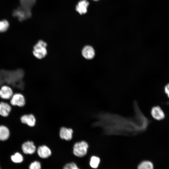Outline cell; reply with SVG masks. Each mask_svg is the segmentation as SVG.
<instances>
[{
  "mask_svg": "<svg viewBox=\"0 0 169 169\" xmlns=\"http://www.w3.org/2000/svg\"><path fill=\"white\" fill-rule=\"evenodd\" d=\"M24 75V72L21 69L13 71L2 70L0 72V86L6 83L10 85L12 89L17 90L15 93H20L24 89L22 80Z\"/></svg>",
  "mask_w": 169,
  "mask_h": 169,
  "instance_id": "6da1fadb",
  "label": "cell"
},
{
  "mask_svg": "<svg viewBox=\"0 0 169 169\" xmlns=\"http://www.w3.org/2000/svg\"><path fill=\"white\" fill-rule=\"evenodd\" d=\"M89 145L84 141H78L73 144L72 152L75 156L81 158L86 156L88 154Z\"/></svg>",
  "mask_w": 169,
  "mask_h": 169,
  "instance_id": "7a4b0ae2",
  "label": "cell"
},
{
  "mask_svg": "<svg viewBox=\"0 0 169 169\" xmlns=\"http://www.w3.org/2000/svg\"><path fill=\"white\" fill-rule=\"evenodd\" d=\"M47 46L46 42L43 40H39L33 47V53L34 56L39 59L44 58L47 54Z\"/></svg>",
  "mask_w": 169,
  "mask_h": 169,
  "instance_id": "3957f363",
  "label": "cell"
},
{
  "mask_svg": "<svg viewBox=\"0 0 169 169\" xmlns=\"http://www.w3.org/2000/svg\"><path fill=\"white\" fill-rule=\"evenodd\" d=\"M12 106L22 107L24 106L26 103V99L24 95L22 93H14L10 100H7Z\"/></svg>",
  "mask_w": 169,
  "mask_h": 169,
  "instance_id": "277c9868",
  "label": "cell"
},
{
  "mask_svg": "<svg viewBox=\"0 0 169 169\" xmlns=\"http://www.w3.org/2000/svg\"><path fill=\"white\" fill-rule=\"evenodd\" d=\"M13 15L18 18L19 21H22L30 18L32 13L31 10L24 9L20 6L13 11Z\"/></svg>",
  "mask_w": 169,
  "mask_h": 169,
  "instance_id": "5b68a950",
  "label": "cell"
},
{
  "mask_svg": "<svg viewBox=\"0 0 169 169\" xmlns=\"http://www.w3.org/2000/svg\"><path fill=\"white\" fill-rule=\"evenodd\" d=\"M36 146L33 141L28 140L23 142L21 145L22 152L25 154L32 155L36 152Z\"/></svg>",
  "mask_w": 169,
  "mask_h": 169,
  "instance_id": "8992f818",
  "label": "cell"
},
{
  "mask_svg": "<svg viewBox=\"0 0 169 169\" xmlns=\"http://www.w3.org/2000/svg\"><path fill=\"white\" fill-rule=\"evenodd\" d=\"M36 152L41 158L46 159L50 157L52 154V151L48 145L42 144L38 146L37 148Z\"/></svg>",
  "mask_w": 169,
  "mask_h": 169,
  "instance_id": "52a82bcc",
  "label": "cell"
},
{
  "mask_svg": "<svg viewBox=\"0 0 169 169\" xmlns=\"http://www.w3.org/2000/svg\"><path fill=\"white\" fill-rule=\"evenodd\" d=\"M21 122L29 127H33L36 124V119L35 115L33 113L26 114L22 115L20 118Z\"/></svg>",
  "mask_w": 169,
  "mask_h": 169,
  "instance_id": "ba28073f",
  "label": "cell"
},
{
  "mask_svg": "<svg viewBox=\"0 0 169 169\" xmlns=\"http://www.w3.org/2000/svg\"><path fill=\"white\" fill-rule=\"evenodd\" d=\"M13 94L12 88L8 85H3L0 87V98L2 101L10 100Z\"/></svg>",
  "mask_w": 169,
  "mask_h": 169,
  "instance_id": "9c48e42d",
  "label": "cell"
},
{
  "mask_svg": "<svg viewBox=\"0 0 169 169\" xmlns=\"http://www.w3.org/2000/svg\"><path fill=\"white\" fill-rule=\"evenodd\" d=\"M150 114L153 118L155 120H160L165 117L164 113L161 107L158 105L151 107L150 110Z\"/></svg>",
  "mask_w": 169,
  "mask_h": 169,
  "instance_id": "30bf717a",
  "label": "cell"
},
{
  "mask_svg": "<svg viewBox=\"0 0 169 169\" xmlns=\"http://www.w3.org/2000/svg\"><path fill=\"white\" fill-rule=\"evenodd\" d=\"M73 131L72 129L62 127L60 129L59 136L61 139L69 141L73 138Z\"/></svg>",
  "mask_w": 169,
  "mask_h": 169,
  "instance_id": "8fae6325",
  "label": "cell"
},
{
  "mask_svg": "<svg viewBox=\"0 0 169 169\" xmlns=\"http://www.w3.org/2000/svg\"><path fill=\"white\" fill-rule=\"evenodd\" d=\"M12 109V106L8 102L0 101V115L4 117L8 116Z\"/></svg>",
  "mask_w": 169,
  "mask_h": 169,
  "instance_id": "7c38bea8",
  "label": "cell"
},
{
  "mask_svg": "<svg viewBox=\"0 0 169 169\" xmlns=\"http://www.w3.org/2000/svg\"><path fill=\"white\" fill-rule=\"evenodd\" d=\"M83 56L87 59H91L95 56V51L93 48L91 46L86 45L84 46L81 52Z\"/></svg>",
  "mask_w": 169,
  "mask_h": 169,
  "instance_id": "4fadbf2b",
  "label": "cell"
},
{
  "mask_svg": "<svg viewBox=\"0 0 169 169\" xmlns=\"http://www.w3.org/2000/svg\"><path fill=\"white\" fill-rule=\"evenodd\" d=\"M10 135L9 128L6 125H0V141H5L8 140Z\"/></svg>",
  "mask_w": 169,
  "mask_h": 169,
  "instance_id": "5bb4252c",
  "label": "cell"
},
{
  "mask_svg": "<svg viewBox=\"0 0 169 169\" xmlns=\"http://www.w3.org/2000/svg\"><path fill=\"white\" fill-rule=\"evenodd\" d=\"M89 5L86 0H82L79 2L76 7V10L81 14H84L87 12V8Z\"/></svg>",
  "mask_w": 169,
  "mask_h": 169,
  "instance_id": "9a60e30c",
  "label": "cell"
},
{
  "mask_svg": "<svg viewBox=\"0 0 169 169\" xmlns=\"http://www.w3.org/2000/svg\"><path fill=\"white\" fill-rule=\"evenodd\" d=\"M20 7L27 10H31V9L34 5L36 0H19Z\"/></svg>",
  "mask_w": 169,
  "mask_h": 169,
  "instance_id": "2e32d148",
  "label": "cell"
},
{
  "mask_svg": "<svg viewBox=\"0 0 169 169\" xmlns=\"http://www.w3.org/2000/svg\"><path fill=\"white\" fill-rule=\"evenodd\" d=\"M100 162V158L97 156L93 155L90 157L89 165L91 168L95 169L98 167Z\"/></svg>",
  "mask_w": 169,
  "mask_h": 169,
  "instance_id": "e0dca14e",
  "label": "cell"
},
{
  "mask_svg": "<svg viewBox=\"0 0 169 169\" xmlns=\"http://www.w3.org/2000/svg\"><path fill=\"white\" fill-rule=\"evenodd\" d=\"M152 163L148 161H145L141 162L138 166V169H153Z\"/></svg>",
  "mask_w": 169,
  "mask_h": 169,
  "instance_id": "ac0fdd59",
  "label": "cell"
},
{
  "mask_svg": "<svg viewBox=\"0 0 169 169\" xmlns=\"http://www.w3.org/2000/svg\"><path fill=\"white\" fill-rule=\"evenodd\" d=\"M11 158L13 161L16 163H21L23 160L22 155L18 152H16L12 155Z\"/></svg>",
  "mask_w": 169,
  "mask_h": 169,
  "instance_id": "d6986e66",
  "label": "cell"
},
{
  "mask_svg": "<svg viewBox=\"0 0 169 169\" xmlns=\"http://www.w3.org/2000/svg\"><path fill=\"white\" fill-rule=\"evenodd\" d=\"M9 27L8 22L6 20L0 21V33L6 32Z\"/></svg>",
  "mask_w": 169,
  "mask_h": 169,
  "instance_id": "ffe728a7",
  "label": "cell"
},
{
  "mask_svg": "<svg viewBox=\"0 0 169 169\" xmlns=\"http://www.w3.org/2000/svg\"><path fill=\"white\" fill-rule=\"evenodd\" d=\"M42 166L41 162L38 160H34L29 164L28 169H41Z\"/></svg>",
  "mask_w": 169,
  "mask_h": 169,
  "instance_id": "44dd1931",
  "label": "cell"
},
{
  "mask_svg": "<svg viewBox=\"0 0 169 169\" xmlns=\"http://www.w3.org/2000/svg\"><path fill=\"white\" fill-rule=\"evenodd\" d=\"M62 169H80L74 162H70L65 164Z\"/></svg>",
  "mask_w": 169,
  "mask_h": 169,
  "instance_id": "7402d4cb",
  "label": "cell"
},
{
  "mask_svg": "<svg viewBox=\"0 0 169 169\" xmlns=\"http://www.w3.org/2000/svg\"><path fill=\"white\" fill-rule=\"evenodd\" d=\"M164 91L165 93L169 99V83L167 84L164 87Z\"/></svg>",
  "mask_w": 169,
  "mask_h": 169,
  "instance_id": "603a6c76",
  "label": "cell"
},
{
  "mask_svg": "<svg viewBox=\"0 0 169 169\" xmlns=\"http://www.w3.org/2000/svg\"><path fill=\"white\" fill-rule=\"evenodd\" d=\"M95 0V1H97V0Z\"/></svg>",
  "mask_w": 169,
  "mask_h": 169,
  "instance_id": "cb8c5ba5",
  "label": "cell"
},
{
  "mask_svg": "<svg viewBox=\"0 0 169 169\" xmlns=\"http://www.w3.org/2000/svg\"><path fill=\"white\" fill-rule=\"evenodd\" d=\"M0 169H1L0 167Z\"/></svg>",
  "mask_w": 169,
  "mask_h": 169,
  "instance_id": "d4e9b609",
  "label": "cell"
}]
</instances>
